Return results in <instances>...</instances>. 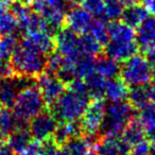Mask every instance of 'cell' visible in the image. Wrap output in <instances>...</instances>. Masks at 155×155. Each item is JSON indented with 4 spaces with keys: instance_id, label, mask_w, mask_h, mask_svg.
<instances>
[{
    "instance_id": "1",
    "label": "cell",
    "mask_w": 155,
    "mask_h": 155,
    "mask_svg": "<svg viewBox=\"0 0 155 155\" xmlns=\"http://www.w3.org/2000/svg\"><path fill=\"white\" fill-rule=\"evenodd\" d=\"M15 74L36 79L46 70L47 55L21 39L10 55Z\"/></svg>"
},
{
    "instance_id": "2",
    "label": "cell",
    "mask_w": 155,
    "mask_h": 155,
    "mask_svg": "<svg viewBox=\"0 0 155 155\" xmlns=\"http://www.w3.org/2000/svg\"><path fill=\"white\" fill-rule=\"evenodd\" d=\"M45 107L46 103L35 81L18 93L12 110L20 122L28 123L33 117L45 110Z\"/></svg>"
},
{
    "instance_id": "3",
    "label": "cell",
    "mask_w": 155,
    "mask_h": 155,
    "mask_svg": "<svg viewBox=\"0 0 155 155\" xmlns=\"http://www.w3.org/2000/svg\"><path fill=\"white\" fill-rule=\"evenodd\" d=\"M89 100V98L66 89L50 106V112L58 122H75L81 119Z\"/></svg>"
},
{
    "instance_id": "4",
    "label": "cell",
    "mask_w": 155,
    "mask_h": 155,
    "mask_svg": "<svg viewBox=\"0 0 155 155\" xmlns=\"http://www.w3.org/2000/svg\"><path fill=\"white\" fill-rule=\"evenodd\" d=\"M135 110L127 100L106 104L101 135L120 136L127 123L135 117Z\"/></svg>"
},
{
    "instance_id": "5",
    "label": "cell",
    "mask_w": 155,
    "mask_h": 155,
    "mask_svg": "<svg viewBox=\"0 0 155 155\" xmlns=\"http://www.w3.org/2000/svg\"><path fill=\"white\" fill-rule=\"evenodd\" d=\"M119 75L130 87L147 86L153 79V71L146 56L136 53L122 63Z\"/></svg>"
},
{
    "instance_id": "6",
    "label": "cell",
    "mask_w": 155,
    "mask_h": 155,
    "mask_svg": "<svg viewBox=\"0 0 155 155\" xmlns=\"http://www.w3.org/2000/svg\"><path fill=\"white\" fill-rule=\"evenodd\" d=\"M106 103L103 99H93L88 102L79 120L82 135L95 143L101 135V127L105 116Z\"/></svg>"
},
{
    "instance_id": "7",
    "label": "cell",
    "mask_w": 155,
    "mask_h": 155,
    "mask_svg": "<svg viewBox=\"0 0 155 155\" xmlns=\"http://www.w3.org/2000/svg\"><path fill=\"white\" fill-rule=\"evenodd\" d=\"M35 81V78L22 77L18 74L0 78V107H13L18 93L24 87L32 84Z\"/></svg>"
},
{
    "instance_id": "8",
    "label": "cell",
    "mask_w": 155,
    "mask_h": 155,
    "mask_svg": "<svg viewBox=\"0 0 155 155\" xmlns=\"http://www.w3.org/2000/svg\"><path fill=\"white\" fill-rule=\"evenodd\" d=\"M58 123V121L50 110H43L29 121L28 130L32 139L43 142L52 138Z\"/></svg>"
},
{
    "instance_id": "9",
    "label": "cell",
    "mask_w": 155,
    "mask_h": 155,
    "mask_svg": "<svg viewBox=\"0 0 155 155\" xmlns=\"http://www.w3.org/2000/svg\"><path fill=\"white\" fill-rule=\"evenodd\" d=\"M36 84L48 107H50L66 91V84L55 74L48 71H44L36 78Z\"/></svg>"
},
{
    "instance_id": "10",
    "label": "cell",
    "mask_w": 155,
    "mask_h": 155,
    "mask_svg": "<svg viewBox=\"0 0 155 155\" xmlns=\"http://www.w3.org/2000/svg\"><path fill=\"white\" fill-rule=\"evenodd\" d=\"M56 52L67 58H78L81 56L79 50V35L66 26L58 29L54 36Z\"/></svg>"
},
{
    "instance_id": "11",
    "label": "cell",
    "mask_w": 155,
    "mask_h": 155,
    "mask_svg": "<svg viewBox=\"0 0 155 155\" xmlns=\"http://www.w3.org/2000/svg\"><path fill=\"white\" fill-rule=\"evenodd\" d=\"M130 147L120 136L101 135L94 146V155H129Z\"/></svg>"
},
{
    "instance_id": "12",
    "label": "cell",
    "mask_w": 155,
    "mask_h": 155,
    "mask_svg": "<svg viewBox=\"0 0 155 155\" xmlns=\"http://www.w3.org/2000/svg\"><path fill=\"white\" fill-rule=\"evenodd\" d=\"M135 41L143 53L155 50V15H148L136 28Z\"/></svg>"
},
{
    "instance_id": "13",
    "label": "cell",
    "mask_w": 155,
    "mask_h": 155,
    "mask_svg": "<svg viewBox=\"0 0 155 155\" xmlns=\"http://www.w3.org/2000/svg\"><path fill=\"white\" fill-rule=\"evenodd\" d=\"M93 20V16L87 13L83 8L74 5L67 11L64 25L78 35H83L88 33Z\"/></svg>"
},
{
    "instance_id": "14",
    "label": "cell",
    "mask_w": 155,
    "mask_h": 155,
    "mask_svg": "<svg viewBox=\"0 0 155 155\" xmlns=\"http://www.w3.org/2000/svg\"><path fill=\"white\" fill-rule=\"evenodd\" d=\"M105 54L118 63H123L138 52L135 41H108L105 44Z\"/></svg>"
},
{
    "instance_id": "15",
    "label": "cell",
    "mask_w": 155,
    "mask_h": 155,
    "mask_svg": "<svg viewBox=\"0 0 155 155\" xmlns=\"http://www.w3.org/2000/svg\"><path fill=\"white\" fill-rule=\"evenodd\" d=\"M22 39L46 55L53 52L55 49L54 34L49 31H38V32L28 33V34H25V37Z\"/></svg>"
},
{
    "instance_id": "16",
    "label": "cell",
    "mask_w": 155,
    "mask_h": 155,
    "mask_svg": "<svg viewBox=\"0 0 155 155\" xmlns=\"http://www.w3.org/2000/svg\"><path fill=\"white\" fill-rule=\"evenodd\" d=\"M136 118L143 127L147 140L150 143H155V104L149 102L139 108Z\"/></svg>"
},
{
    "instance_id": "17",
    "label": "cell",
    "mask_w": 155,
    "mask_h": 155,
    "mask_svg": "<svg viewBox=\"0 0 155 155\" xmlns=\"http://www.w3.org/2000/svg\"><path fill=\"white\" fill-rule=\"evenodd\" d=\"M94 142L80 135L61 146L65 155H94Z\"/></svg>"
},
{
    "instance_id": "18",
    "label": "cell",
    "mask_w": 155,
    "mask_h": 155,
    "mask_svg": "<svg viewBox=\"0 0 155 155\" xmlns=\"http://www.w3.org/2000/svg\"><path fill=\"white\" fill-rule=\"evenodd\" d=\"M82 135V130L79 121L75 122H58L56 125L52 139L58 146H63L72 138Z\"/></svg>"
},
{
    "instance_id": "19",
    "label": "cell",
    "mask_w": 155,
    "mask_h": 155,
    "mask_svg": "<svg viewBox=\"0 0 155 155\" xmlns=\"http://www.w3.org/2000/svg\"><path fill=\"white\" fill-rule=\"evenodd\" d=\"M129 94V86L122 81L121 78H113L106 80L105 91H104V98L110 102L125 101L127 99Z\"/></svg>"
},
{
    "instance_id": "20",
    "label": "cell",
    "mask_w": 155,
    "mask_h": 155,
    "mask_svg": "<svg viewBox=\"0 0 155 155\" xmlns=\"http://www.w3.org/2000/svg\"><path fill=\"white\" fill-rule=\"evenodd\" d=\"M32 140L28 125L20 124L7 137V146L16 154H19Z\"/></svg>"
},
{
    "instance_id": "21",
    "label": "cell",
    "mask_w": 155,
    "mask_h": 155,
    "mask_svg": "<svg viewBox=\"0 0 155 155\" xmlns=\"http://www.w3.org/2000/svg\"><path fill=\"white\" fill-rule=\"evenodd\" d=\"M95 71L98 72L100 75L110 80L113 78H117L120 73V65L117 61L113 60L108 55H101L97 56L95 58Z\"/></svg>"
},
{
    "instance_id": "22",
    "label": "cell",
    "mask_w": 155,
    "mask_h": 155,
    "mask_svg": "<svg viewBox=\"0 0 155 155\" xmlns=\"http://www.w3.org/2000/svg\"><path fill=\"white\" fill-rule=\"evenodd\" d=\"M148 15V11L143 5H140L139 2L134 3V5L124 7L122 15H121V21L135 29L143 21Z\"/></svg>"
},
{
    "instance_id": "23",
    "label": "cell",
    "mask_w": 155,
    "mask_h": 155,
    "mask_svg": "<svg viewBox=\"0 0 155 155\" xmlns=\"http://www.w3.org/2000/svg\"><path fill=\"white\" fill-rule=\"evenodd\" d=\"M120 137L129 144L130 147H133L134 144L138 143V142L142 141L146 139V134H144V130L138 119L134 117L131 121L127 124L124 127L123 132L121 133Z\"/></svg>"
},
{
    "instance_id": "24",
    "label": "cell",
    "mask_w": 155,
    "mask_h": 155,
    "mask_svg": "<svg viewBox=\"0 0 155 155\" xmlns=\"http://www.w3.org/2000/svg\"><path fill=\"white\" fill-rule=\"evenodd\" d=\"M83 80L85 81V84H86L87 91H88V95L91 99H103L106 79H104L98 72L94 71L93 73L87 75Z\"/></svg>"
},
{
    "instance_id": "25",
    "label": "cell",
    "mask_w": 155,
    "mask_h": 155,
    "mask_svg": "<svg viewBox=\"0 0 155 155\" xmlns=\"http://www.w3.org/2000/svg\"><path fill=\"white\" fill-rule=\"evenodd\" d=\"M79 50L81 55L97 58L102 53V45L89 33L79 35Z\"/></svg>"
},
{
    "instance_id": "26",
    "label": "cell",
    "mask_w": 155,
    "mask_h": 155,
    "mask_svg": "<svg viewBox=\"0 0 155 155\" xmlns=\"http://www.w3.org/2000/svg\"><path fill=\"white\" fill-rule=\"evenodd\" d=\"M20 124H25V123L18 120L12 108L0 107V131L7 137Z\"/></svg>"
},
{
    "instance_id": "27",
    "label": "cell",
    "mask_w": 155,
    "mask_h": 155,
    "mask_svg": "<svg viewBox=\"0 0 155 155\" xmlns=\"http://www.w3.org/2000/svg\"><path fill=\"white\" fill-rule=\"evenodd\" d=\"M19 31L18 20L7 8V10L0 15V36L18 34Z\"/></svg>"
},
{
    "instance_id": "28",
    "label": "cell",
    "mask_w": 155,
    "mask_h": 155,
    "mask_svg": "<svg viewBox=\"0 0 155 155\" xmlns=\"http://www.w3.org/2000/svg\"><path fill=\"white\" fill-rule=\"evenodd\" d=\"M127 100L136 110L143 107L146 104L150 102L147 86H134L129 88Z\"/></svg>"
},
{
    "instance_id": "29",
    "label": "cell",
    "mask_w": 155,
    "mask_h": 155,
    "mask_svg": "<svg viewBox=\"0 0 155 155\" xmlns=\"http://www.w3.org/2000/svg\"><path fill=\"white\" fill-rule=\"evenodd\" d=\"M88 33L102 46L108 41V22L104 18H94Z\"/></svg>"
},
{
    "instance_id": "30",
    "label": "cell",
    "mask_w": 155,
    "mask_h": 155,
    "mask_svg": "<svg viewBox=\"0 0 155 155\" xmlns=\"http://www.w3.org/2000/svg\"><path fill=\"white\" fill-rule=\"evenodd\" d=\"M95 71V58L81 55L75 61V75L80 79H85Z\"/></svg>"
},
{
    "instance_id": "31",
    "label": "cell",
    "mask_w": 155,
    "mask_h": 155,
    "mask_svg": "<svg viewBox=\"0 0 155 155\" xmlns=\"http://www.w3.org/2000/svg\"><path fill=\"white\" fill-rule=\"evenodd\" d=\"M80 5L94 18H103L105 0H82Z\"/></svg>"
},
{
    "instance_id": "32",
    "label": "cell",
    "mask_w": 155,
    "mask_h": 155,
    "mask_svg": "<svg viewBox=\"0 0 155 155\" xmlns=\"http://www.w3.org/2000/svg\"><path fill=\"white\" fill-rule=\"evenodd\" d=\"M123 9H124V7L116 0H105L103 18L107 21H114V20L120 19Z\"/></svg>"
},
{
    "instance_id": "33",
    "label": "cell",
    "mask_w": 155,
    "mask_h": 155,
    "mask_svg": "<svg viewBox=\"0 0 155 155\" xmlns=\"http://www.w3.org/2000/svg\"><path fill=\"white\" fill-rule=\"evenodd\" d=\"M67 85H68V89L72 91V93L77 94V95L83 96V97L89 98L88 91H87L86 84H85V81L83 80V79L75 78L72 81H70ZM89 99H91V98H89Z\"/></svg>"
},
{
    "instance_id": "34",
    "label": "cell",
    "mask_w": 155,
    "mask_h": 155,
    "mask_svg": "<svg viewBox=\"0 0 155 155\" xmlns=\"http://www.w3.org/2000/svg\"><path fill=\"white\" fill-rule=\"evenodd\" d=\"M41 155H65L61 146L54 142L52 138L41 142Z\"/></svg>"
},
{
    "instance_id": "35",
    "label": "cell",
    "mask_w": 155,
    "mask_h": 155,
    "mask_svg": "<svg viewBox=\"0 0 155 155\" xmlns=\"http://www.w3.org/2000/svg\"><path fill=\"white\" fill-rule=\"evenodd\" d=\"M129 155H151L150 154V142L147 139L134 144L129 152Z\"/></svg>"
},
{
    "instance_id": "36",
    "label": "cell",
    "mask_w": 155,
    "mask_h": 155,
    "mask_svg": "<svg viewBox=\"0 0 155 155\" xmlns=\"http://www.w3.org/2000/svg\"><path fill=\"white\" fill-rule=\"evenodd\" d=\"M18 155H41V142L32 139Z\"/></svg>"
},
{
    "instance_id": "37",
    "label": "cell",
    "mask_w": 155,
    "mask_h": 155,
    "mask_svg": "<svg viewBox=\"0 0 155 155\" xmlns=\"http://www.w3.org/2000/svg\"><path fill=\"white\" fill-rule=\"evenodd\" d=\"M15 74L13 67L10 62V58H3L0 60V78H8Z\"/></svg>"
},
{
    "instance_id": "38",
    "label": "cell",
    "mask_w": 155,
    "mask_h": 155,
    "mask_svg": "<svg viewBox=\"0 0 155 155\" xmlns=\"http://www.w3.org/2000/svg\"><path fill=\"white\" fill-rule=\"evenodd\" d=\"M147 91H148V96L150 102L155 104V74L153 75V79L151 80V82L147 85Z\"/></svg>"
},
{
    "instance_id": "39",
    "label": "cell",
    "mask_w": 155,
    "mask_h": 155,
    "mask_svg": "<svg viewBox=\"0 0 155 155\" xmlns=\"http://www.w3.org/2000/svg\"><path fill=\"white\" fill-rule=\"evenodd\" d=\"M142 5L146 8L149 14L155 15V0H141Z\"/></svg>"
},
{
    "instance_id": "40",
    "label": "cell",
    "mask_w": 155,
    "mask_h": 155,
    "mask_svg": "<svg viewBox=\"0 0 155 155\" xmlns=\"http://www.w3.org/2000/svg\"><path fill=\"white\" fill-rule=\"evenodd\" d=\"M0 155H17V154L15 152H13L8 146L3 144V146L0 147Z\"/></svg>"
},
{
    "instance_id": "41",
    "label": "cell",
    "mask_w": 155,
    "mask_h": 155,
    "mask_svg": "<svg viewBox=\"0 0 155 155\" xmlns=\"http://www.w3.org/2000/svg\"><path fill=\"white\" fill-rule=\"evenodd\" d=\"M116 1L121 3L123 7H127V5H134V3H138L139 1H141V0H116Z\"/></svg>"
},
{
    "instance_id": "42",
    "label": "cell",
    "mask_w": 155,
    "mask_h": 155,
    "mask_svg": "<svg viewBox=\"0 0 155 155\" xmlns=\"http://www.w3.org/2000/svg\"><path fill=\"white\" fill-rule=\"evenodd\" d=\"M7 143V136L0 131V147Z\"/></svg>"
},
{
    "instance_id": "43",
    "label": "cell",
    "mask_w": 155,
    "mask_h": 155,
    "mask_svg": "<svg viewBox=\"0 0 155 155\" xmlns=\"http://www.w3.org/2000/svg\"><path fill=\"white\" fill-rule=\"evenodd\" d=\"M67 3H68L69 5H80L81 2H82V0H66Z\"/></svg>"
},
{
    "instance_id": "44",
    "label": "cell",
    "mask_w": 155,
    "mask_h": 155,
    "mask_svg": "<svg viewBox=\"0 0 155 155\" xmlns=\"http://www.w3.org/2000/svg\"><path fill=\"white\" fill-rule=\"evenodd\" d=\"M19 1L29 7V5H33L36 1H38V0H19Z\"/></svg>"
},
{
    "instance_id": "45",
    "label": "cell",
    "mask_w": 155,
    "mask_h": 155,
    "mask_svg": "<svg viewBox=\"0 0 155 155\" xmlns=\"http://www.w3.org/2000/svg\"><path fill=\"white\" fill-rule=\"evenodd\" d=\"M8 58V56L5 55V51H3L2 46H1V39H0V60H1V58Z\"/></svg>"
},
{
    "instance_id": "46",
    "label": "cell",
    "mask_w": 155,
    "mask_h": 155,
    "mask_svg": "<svg viewBox=\"0 0 155 155\" xmlns=\"http://www.w3.org/2000/svg\"><path fill=\"white\" fill-rule=\"evenodd\" d=\"M150 154L155 155V143H150Z\"/></svg>"
}]
</instances>
